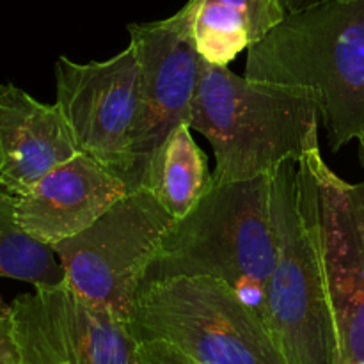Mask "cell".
Returning <instances> with one entry per match:
<instances>
[{"instance_id": "4fadbf2b", "label": "cell", "mask_w": 364, "mask_h": 364, "mask_svg": "<svg viewBox=\"0 0 364 364\" xmlns=\"http://www.w3.org/2000/svg\"><path fill=\"white\" fill-rule=\"evenodd\" d=\"M178 14L203 60L228 66L287 18L281 0H188Z\"/></svg>"}, {"instance_id": "277c9868", "label": "cell", "mask_w": 364, "mask_h": 364, "mask_svg": "<svg viewBox=\"0 0 364 364\" xmlns=\"http://www.w3.org/2000/svg\"><path fill=\"white\" fill-rule=\"evenodd\" d=\"M276 263L270 174L213 183L198 205L167 230L144 281L215 277L230 284L263 320ZM142 281V283H144Z\"/></svg>"}, {"instance_id": "7c38bea8", "label": "cell", "mask_w": 364, "mask_h": 364, "mask_svg": "<svg viewBox=\"0 0 364 364\" xmlns=\"http://www.w3.org/2000/svg\"><path fill=\"white\" fill-rule=\"evenodd\" d=\"M78 149L57 103L46 105L11 82L0 84V185L13 196L73 159Z\"/></svg>"}, {"instance_id": "9a60e30c", "label": "cell", "mask_w": 364, "mask_h": 364, "mask_svg": "<svg viewBox=\"0 0 364 364\" xmlns=\"http://www.w3.org/2000/svg\"><path fill=\"white\" fill-rule=\"evenodd\" d=\"M0 277L23 281L32 287H53L66 281L53 247L21 228L16 196L0 185Z\"/></svg>"}, {"instance_id": "7a4b0ae2", "label": "cell", "mask_w": 364, "mask_h": 364, "mask_svg": "<svg viewBox=\"0 0 364 364\" xmlns=\"http://www.w3.org/2000/svg\"><path fill=\"white\" fill-rule=\"evenodd\" d=\"M316 95L301 85L252 80L201 60L188 127L208 139L213 183L270 174L318 148Z\"/></svg>"}, {"instance_id": "e0dca14e", "label": "cell", "mask_w": 364, "mask_h": 364, "mask_svg": "<svg viewBox=\"0 0 364 364\" xmlns=\"http://www.w3.org/2000/svg\"><path fill=\"white\" fill-rule=\"evenodd\" d=\"M0 364H21L20 350L14 338L11 308L7 313H0Z\"/></svg>"}, {"instance_id": "ba28073f", "label": "cell", "mask_w": 364, "mask_h": 364, "mask_svg": "<svg viewBox=\"0 0 364 364\" xmlns=\"http://www.w3.org/2000/svg\"><path fill=\"white\" fill-rule=\"evenodd\" d=\"M9 308L21 364H142L130 323L85 301L68 281L36 287Z\"/></svg>"}, {"instance_id": "2e32d148", "label": "cell", "mask_w": 364, "mask_h": 364, "mask_svg": "<svg viewBox=\"0 0 364 364\" xmlns=\"http://www.w3.org/2000/svg\"><path fill=\"white\" fill-rule=\"evenodd\" d=\"M139 358L142 364H201L188 358L181 350L174 348L166 341H141L139 343Z\"/></svg>"}, {"instance_id": "8fae6325", "label": "cell", "mask_w": 364, "mask_h": 364, "mask_svg": "<svg viewBox=\"0 0 364 364\" xmlns=\"http://www.w3.org/2000/svg\"><path fill=\"white\" fill-rule=\"evenodd\" d=\"M132 191L127 178L80 151L16 196V215L28 235L53 247L91 226Z\"/></svg>"}, {"instance_id": "6da1fadb", "label": "cell", "mask_w": 364, "mask_h": 364, "mask_svg": "<svg viewBox=\"0 0 364 364\" xmlns=\"http://www.w3.org/2000/svg\"><path fill=\"white\" fill-rule=\"evenodd\" d=\"M308 155L270 173L276 263L263 323L288 364H340L320 242L318 192Z\"/></svg>"}, {"instance_id": "30bf717a", "label": "cell", "mask_w": 364, "mask_h": 364, "mask_svg": "<svg viewBox=\"0 0 364 364\" xmlns=\"http://www.w3.org/2000/svg\"><path fill=\"white\" fill-rule=\"evenodd\" d=\"M128 34L139 63L141 107L134 155L142 180L155 149L174 128L188 124L203 59L178 13L166 20L130 23Z\"/></svg>"}, {"instance_id": "ac0fdd59", "label": "cell", "mask_w": 364, "mask_h": 364, "mask_svg": "<svg viewBox=\"0 0 364 364\" xmlns=\"http://www.w3.org/2000/svg\"><path fill=\"white\" fill-rule=\"evenodd\" d=\"M281 2H283V7L284 11H287V14H291V13H299V11L302 9H308V7L315 6V4L323 2V0H281Z\"/></svg>"}, {"instance_id": "8992f818", "label": "cell", "mask_w": 364, "mask_h": 364, "mask_svg": "<svg viewBox=\"0 0 364 364\" xmlns=\"http://www.w3.org/2000/svg\"><path fill=\"white\" fill-rule=\"evenodd\" d=\"M174 220L139 187L53 252L78 295L130 323L146 269Z\"/></svg>"}, {"instance_id": "3957f363", "label": "cell", "mask_w": 364, "mask_h": 364, "mask_svg": "<svg viewBox=\"0 0 364 364\" xmlns=\"http://www.w3.org/2000/svg\"><path fill=\"white\" fill-rule=\"evenodd\" d=\"M245 77L316 95L331 151L364 135V0H323L287 14L247 50Z\"/></svg>"}, {"instance_id": "52a82bcc", "label": "cell", "mask_w": 364, "mask_h": 364, "mask_svg": "<svg viewBox=\"0 0 364 364\" xmlns=\"http://www.w3.org/2000/svg\"><path fill=\"white\" fill-rule=\"evenodd\" d=\"M55 103L70 123L78 149L141 187L134 137L141 107L139 63L128 45L102 63H55Z\"/></svg>"}, {"instance_id": "d6986e66", "label": "cell", "mask_w": 364, "mask_h": 364, "mask_svg": "<svg viewBox=\"0 0 364 364\" xmlns=\"http://www.w3.org/2000/svg\"><path fill=\"white\" fill-rule=\"evenodd\" d=\"M359 160H361V164L364 167V135L359 139Z\"/></svg>"}, {"instance_id": "9c48e42d", "label": "cell", "mask_w": 364, "mask_h": 364, "mask_svg": "<svg viewBox=\"0 0 364 364\" xmlns=\"http://www.w3.org/2000/svg\"><path fill=\"white\" fill-rule=\"evenodd\" d=\"M318 192L320 242L340 364H364V180L348 183L309 151Z\"/></svg>"}, {"instance_id": "5b68a950", "label": "cell", "mask_w": 364, "mask_h": 364, "mask_svg": "<svg viewBox=\"0 0 364 364\" xmlns=\"http://www.w3.org/2000/svg\"><path fill=\"white\" fill-rule=\"evenodd\" d=\"M130 329L166 341L201 364H288L258 313L215 277L144 281Z\"/></svg>"}, {"instance_id": "5bb4252c", "label": "cell", "mask_w": 364, "mask_h": 364, "mask_svg": "<svg viewBox=\"0 0 364 364\" xmlns=\"http://www.w3.org/2000/svg\"><path fill=\"white\" fill-rule=\"evenodd\" d=\"M212 185L208 160L187 123L174 128L155 149L141 180V187L176 220L183 219Z\"/></svg>"}]
</instances>
